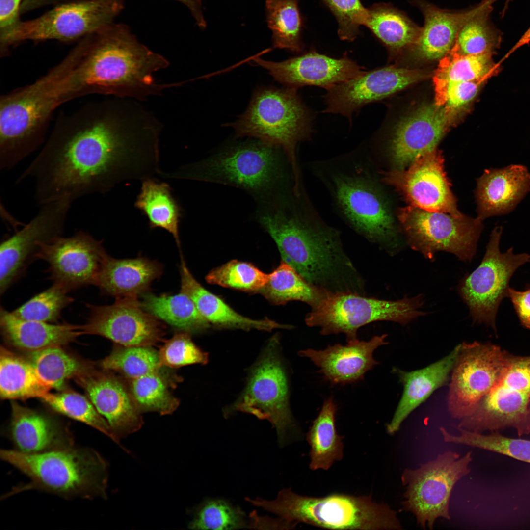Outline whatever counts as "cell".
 Returning a JSON list of instances; mask_svg holds the SVG:
<instances>
[{"label": "cell", "instance_id": "cell-38", "mask_svg": "<svg viewBox=\"0 0 530 530\" xmlns=\"http://www.w3.org/2000/svg\"><path fill=\"white\" fill-rule=\"evenodd\" d=\"M168 368L142 376L126 379L132 398L141 413L157 412L161 415L173 413L178 407L180 400L171 389L181 381Z\"/></svg>", "mask_w": 530, "mask_h": 530}, {"label": "cell", "instance_id": "cell-8", "mask_svg": "<svg viewBox=\"0 0 530 530\" xmlns=\"http://www.w3.org/2000/svg\"><path fill=\"white\" fill-rule=\"evenodd\" d=\"M314 119L296 89L265 87L256 91L246 111L231 126L237 136L255 137L281 148L290 162L294 187L299 189L296 146L311 137Z\"/></svg>", "mask_w": 530, "mask_h": 530}, {"label": "cell", "instance_id": "cell-52", "mask_svg": "<svg viewBox=\"0 0 530 530\" xmlns=\"http://www.w3.org/2000/svg\"><path fill=\"white\" fill-rule=\"evenodd\" d=\"M335 16L338 34L342 40L352 42L358 36L367 13L361 0H321Z\"/></svg>", "mask_w": 530, "mask_h": 530}, {"label": "cell", "instance_id": "cell-16", "mask_svg": "<svg viewBox=\"0 0 530 530\" xmlns=\"http://www.w3.org/2000/svg\"><path fill=\"white\" fill-rule=\"evenodd\" d=\"M511 354L489 342L459 344L447 399L453 418L461 420L472 413L499 379Z\"/></svg>", "mask_w": 530, "mask_h": 530}, {"label": "cell", "instance_id": "cell-27", "mask_svg": "<svg viewBox=\"0 0 530 530\" xmlns=\"http://www.w3.org/2000/svg\"><path fill=\"white\" fill-rule=\"evenodd\" d=\"M7 436L15 450L37 453L74 446L71 432L64 424L42 413L12 400Z\"/></svg>", "mask_w": 530, "mask_h": 530}, {"label": "cell", "instance_id": "cell-53", "mask_svg": "<svg viewBox=\"0 0 530 530\" xmlns=\"http://www.w3.org/2000/svg\"><path fill=\"white\" fill-rule=\"evenodd\" d=\"M488 77L465 81L433 82L435 104L457 110L472 101Z\"/></svg>", "mask_w": 530, "mask_h": 530}, {"label": "cell", "instance_id": "cell-25", "mask_svg": "<svg viewBox=\"0 0 530 530\" xmlns=\"http://www.w3.org/2000/svg\"><path fill=\"white\" fill-rule=\"evenodd\" d=\"M253 60L267 70L275 80L296 89L315 86L327 90L366 71L346 54L336 58L315 50L281 62L266 61L258 56Z\"/></svg>", "mask_w": 530, "mask_h": 530}, {"label": "cell", "instance_id": "cell-43", "mask_svg": "<svg viewBox=\"0 0 530 530\" xmlns=\"http://www.w3.org/2000/svg\"><path fill=\"white\" fill-rule=\"evenodd\" d=\"M27 357L40 378L58 391L63 389L67 381L74 379L92 365L68 353L60 346L28 352Z\"/></svg>", "mask_w": 530, "mask_h": 530}, {"label": "cell", "instance_id": "cell-15", "mask_svg": "<svg viewBox=\"0 0 530 530\" xmlns=\"http://www.w3.org/2000/svg\"><path fill=\"white\" fill-rule=\"evenodd\" d=\"M273 337L251 371L246 386L231 407L268 420L276 429L278 442L283 446L288 432L295 425L289 404L286 372Z\"/></svg>", "mask_w": 530, "mask_h": 530}, {"label": "cell", "instance_id": "cell-47", "mask_svg": "<svg viewBox=\"0 0 530 530\" xmlns=\"http://www.w3.org/2000/svg\"><path fill=\"white\" fill-rule=\"evenodd\" d=\"M457 428L459 435L452 434L440 427L444 441L482 449L530 464V440L506 437L499 431L484 434Z\"/></svg>", "mask_w": 530, "mask_h": 530}, {"label": "cell", "instance_id": "cell-35", "mask_svg": "<svg viewBox=\"0 0 530 530\" xmlns=\"http://www.w3.org/2000/svg\"><path fill=\"white\" fill-rule=\"evenodd\" d=\"M134 206L147 218L150 228L165 230L180 246L179 228L182 209L169 184L156 178L142 181Z\"/></svg>", "mask_w": 530, "mask_h": 530}, {"label": "cell", "instance_id": "cell-10", "mask_svg": "<svg viewBox=\"0 0 530 530\" xmlns=\"http://www.w3.org/2000/svg\"><path fill=\"white\" fill-rule=\"evenodd\" d=\"M457 428L483 433L507 428L530 433V356L511 354L501 376Z\"/></svg>", "mask_w": 530, "mask_h": 530}, {"label": "cell", "instance_id": "cell-23", "mask_svg": "<svg viewBox=\"0 0 530 530\" xmlns=\"http://www.w3.org/2000/svg\"><path fill=\"white\" fill-rule=\"evenodd\" d=\"M456 112L446 106L427 104L397 122L388 144L394 169H405L418 156L436 149Z\"/></svg>", "mask_w": 530, "mask_h": 530}, {"label": "cell", "instance_id": "cell-26", "mask_svg": "<svg viewBox=\"0 0 530 530\" xmlns=\"http://www.w3.org/2000/svg\"><path fill=\"white\" fill-rule=\"evenodd\" d=\"M387 336L376 335L367 341L357 339L346 345L336 344L320 350H303L299 355L309 358L331 384L352 383L363 379L367 371L378 364L373 353L379 346L388 344Z\"/></svg>", "mask_w": 530, "mask_h": 530}, {"label": "cell", "instance_id": "cell-21", "mask_svg": "<svg viewBox=\"0 0 530 530\" xmlns=\"http://www.w3.org/2000/svg\"><path fill=\"white\" fill-rule=\"evenodd\" d=\"M427 77L423 70L394 66L378 68L326 90L324 113L337 114L352 122L353 115L367 105L383 100Z\"/></svg>", "mask_w": 530, "mask_h": 530}, {"label": "cell", "instance_id": "cell-41", "mask_svg": "<svg viewBox=\"0 0 530 530\" xmlns=\"http://www.w3.org/2000/svg\"><path fill=\"white\" fill-rule=\"evenodd\" d=\"M497 0H482L475 14L461 27L454 45L463 54L494 53L502 40V32L491 22L493 3Z\"/></svg>", "mask_w": 530, "mask_h": 530}, {"label": "cell", "instance_id": "cell-48", "mask_svg": "<svg viewBox=\"0 0 530 530\" xmlns=\"http://www.w3.org/2000/svg\"><path fill=\"white\" fill-rule=\"evenodd\" d=\"M192 520L188 525L193 530H236L248 529L249 520L238 506L226 500L208 499L189 510Z\"/></svg>", "mask_w": 530, "mask_h": 530}, {"label": "cell", "instance_id": "cell-7", "mask_svg": "<svg viewBox=\"0 0 530 530\" xmlns=\"http://www.w3.org/2000/svg\"><path fill=\"white\" fill-rule=\"evenodd\" d=\"M245 500L273 513L295 527L298 523L334 530H400L397 512L370 496L333 494L315 497L301 495L291 488L281 490L277 498Z\"/></svg>", "mask_w": 530, "mask_h": 530}, {"label": "cell", "instance_id": "cell-12", "mask_svg": "<svg viewBox=\"0 0 530 530\" xmlns=\"http://www.w3.org/2000/svg\"><path fill=\"white\" fill-rule=\"evenodd\" d=\"M397 217L409 246L431 261L437 252L445 251L470 262L483 229V221L477 217H456L410 205L398 208Z\"/></svg>", "mask_w": 530, "mask_h": 530}, {"label": "cell", "instance_id": "cell-50", "mask_svg": "<svg viewBox=\"0 0 530 530\" xmlns=\"http://www.w3.org/2000/svg\"><path fill=\"white\" fill-rule=\"evenodd\" d=\"M266 274L252 264L232 260L210 272L206 277L209 283L247 292H258L268 282Z\"/></svg>", "mask_w": 530, "mask_h": 530}, {"label": "cell", "instance_id": "cell-18", "mask_svg": "<svg viewBox=\"0 0 530 530\" xmlns=\"http://www.w3.org/2000/svg\"><path fill=\"white\" fill-rule=\"evenodd\" d=\"M72 202L63 199L41 206L37 214L0 246V294L24 273L42 244L62 236Z\"/></svg>", "mask_w": 530, "mask_h": 530}, {"label": "cell", "instance_id": "cell-60", "mask_svg": "<svg viewBox=\"0 0 530 530\" xmlns=\"http://www.w3.org/2000/svg\"><path fill=\"white\" fill-rule=\"evenodd\" d=\"M511 0H506V2L505 3V6H504V10H503V12H502V16L504 15V14L505 13V11H506V8L507 7V5H508V3H509V2Z\"/></svg>", "mask_w": 530, "mask_h": 530}, {"label": "cell", "instance_id": "cell-17", "mask_svg": "<svg viewBox=\"0 0 530 530\" xmlns=\"http://www.w3.org/2000/svg\"><path fill=\"white\" fill-rule=\"evenodd\" d=\"M382 181L392 186L408 205L459 217L456 199L444 170V159L437 148L418 156L406 168L382 173Z\"/></svg>", "mask_w": 530, "mask_h": 530}, {"label": "cell", "instance_id": "cell-44", "mask_svg": "<svg viewBox=\"0 0 530 530\" xmlns=\"http://www.w3.org/2000/svg\"><path fill=\"white\" fill-rule=\"evenodd\" d=\"M494 53L466 55L460 53L453 45L440 59L433 77V82L465 81L491 78L499 71L500 63L495 64Z\"/></svg>", "mask_w": 530, "mask_h": 530}, {"label": "cell", "instance_id": "cell-55", "mask_svg": "<svg viewBox=\"0 0 530 530\" xmlns=\"http://www.w3.org/2000/svg\"><path fill=\"white\" fill-rule=\"evenodd\" d=\"M23 0H0V34L16 26L19 20Z\"/></svg>", "mask_w": 530, "mask_h": 530}, {"label": "cell", "instance_id": "cell-36", "mask_svg": "<svg viewBox=\"0 0 530 530\" xmlns=\"http://www.w3.org/2000/svg\"><path fill=\"white\" fill-rule=\"evenodd\" d=\"M52 388L25 358L5 347L0 351V397L3 400L41 398Z\"/></svg>", "mask_w": 530, "mask_h": 530}, {"label": "cell", "instance_id": "cell-19", "mask_svg": "<svg viewBox=\"0 0 530 530\" xmlns=\"http://www.w3.org/2000/svg\"><path fill=\"white\" fill-rule=\"evenodd\" d=\"M88 315L84 334L101 336L126 346H152L162 340L165 328L145 311L138 298H116L112 304H86Z\"/></svg>", "mask_w": 530, "mask_h": 530}, {"label": "cell", "instance_id": "cell-20", "mask_svg": "<svg viewBox=\"0 0 530 530\" xmlns=\"http://www.w3.org/2000/svg\"><path fill=\"white\" fill-rule=\"evenodd\" d=\"M107 255L102 241L80 231L42 244L36 258L48 263L53 283L69 292L95 285Z\"/></svg>", "mask_w": 530, "mask_h": 530}, {"label": "cell", "instance_id": "cell-11", "mask_svg": "<svg viewBox=\"0 0 530 530\" xmlns=\"http://www.w3.org/2000/svg\"><path fill=\"white\" fill-rule=\"evenodd\" d=\"M123 8L124 0H81L59 5L0 34L1 55L25 41L82 39L112 23Z\"/></svg>", "mask_w": 530, "mask_h": 530}, {"label": "cell", "instance_id": "cell-37", "mask_svg": "<svg viewBox=\"0 0 530 530\" xmlns=\"http://www.w3.org/2000/svg\"><path fill=\"white\" fill-rule=\"evenodd\" d=\"M337 410L333 398H329L324 401L307 434L310 446V468L312 470H327L335 462L343 458V438L335 426Z\"/></svg>", "mask_w": 530, "mask_h": 530}, {"label": "cell", "instance_id": "cell-6", "mask_svg": "<svg viewBox=\"0 0 530 530\" xmlns=\"http://www.w3.org/2000/svg\"><path fill=\"white\" fill-rule=\"evenodd\" d=\"M0 457L30 480L13 488L3 498L33 489L65 498L106 497L107 464L90 448L73 446L37 453L2 450Z\"/></svg>", "mask_w": 530, "mask_h": 530}, {"label": "cell", "instance_id": "cell-57", "mask_svg": "<svg viewBox=\"0 0 530 530\" xmlns=\"http://www.w3.org/2000/svg\"><path fill=\"white\" fill-rule=\"evenodd\" d=\"M184 4L190 11L197 25L201 29L206 27V22L202 11V0H175Z\"/></svg>", "mask_w": 530, "mask_h": 530}, {"label": "cell", "instance_id": "cell-2", "mask_svg": "<svg viewBox=\"0 0 530 530\" xmlns=\"http://www.w3.org/2000/svg\"><path fill=\"white\" fill-rule=\"evenodd\" d=\"M295 197H280L260 206L256 220L276 243L282 261L308 283L327 292L364 295L365 281L334 229L312 224Z\"/></svg>", "mask_w": 530, "mask_h": 530}, {"label": "cell", "instance_id": "cell-49", "mask_svg": "<svg viewBox=\"0 0 530 530\" xmlns=\"http://www.w3.org/2000/svg\"><path fill=\"white\" fill-rule=\"evenodd\" d=\"M68 292L53 283L11 312L22 319L57 323L62 311L74 300Z\"/></svg>", "mask_w": 530, "mask_h": 530}, {"label": "cell", "instance_id": "cell-22", "mask_svg": "<svg viewBox=\"0 0 530 530\" xmlns=\"http://www.w3.org/2000/svg\"><path fill=\"white\" fill-rule=\"evenodd\" d=\"M335 183L338 202L354 227L381 246L391 245L396 233L394 220L375 185L354 176H338Z\"/></svg>", "mask_w": 530, "mask_h": 530}, {"label": "cell", "instance_id": "cell-14", "mask_svg": "<svg viewBox=\"0 0 530 530\" xmlns=\"http://www.w3.org/2000/svg\"><path fill=\"white\" fill-rule=\"evenodd\" d=\"M502 230L501 226L493 229L480 265L458 287L473 322L484 324L495 331L497 312L502 301L507 297L511 278L519 267L530 263L529 254H515L513 248L501 251Z\"/></svg>", "mask_w": 530, "mask_h": 530}, {"label": "cell", "instance_id": "cell-51", "mask_svg": "<svg viewBox=\"0 0 530 530\" xmlns=\"http://www.w3.org/2000/svg\"><path fill=\"white\" fill-rule=\"evenodd\" d=\"M189 334L182 331L164 342L158 351L163 366L177 368L208 362V354L194 343Z\"/></svg>", "mask_w": 530, "mask_h": 530}, {"label": "cell", "instance_id": "cell-42", "mask_svg": "<svg viewBox=\"0 0 530 530\" xmlns=\"http://www.w3.org/2000/svg\"><path fill=\"white\" fill-rule=\"evenodd\" d=\"M258 292L275 304L297 300L308 304L311 308L328 293L308 283L283 261L270 274L268 282Z\"/></svg>", "mask_w": 530, "mask_h": 530}, {"label": "cell", "instance_id": "cell-13", "mask_svg": "<svg viewBox=\"0 0 530 530\" xmlns=\"http://www.w3.org/2000/svg\"><path fill=\"white\" fill-rule=\"evenodd\" d=\"M472 452L460 457L456 452L446 451L434 460L406 468L401 479L405 491L404 510L412 513L423 529H432L439 518L450 520L449 503L455 484L470 472Z\"/></svg>", "mask_w": 530, "mask_h": 530}, {"label": "cell", "instance_id": "cell-58", "mask_svg": "<svg viewBox=\"0 0 530 530\" xmlns=\"http://www.w3.org/2000/svg\"><path fill=\"white\" fill-rule=\"evenodd\" d=\"M59 0H23L21 12H26Z\"/></svg>", "mask_w": 530, "mask_h": 530}, {"label": "cell", "instance_id": "cell-56", "mask_svg": "<svg viewBox=\"0 0 530 530\" xmlns=\"http://www.w3.org/2000/svg\"><path fill=\"white\" fill-rule=\"evenodd\" d=\"M249 527L250 529H291L294 527L281 518L273 519L259 516L255 511L249 515Z\"/></svg>", "mask_w": 530, "mask_h": 530}, {"label": "cell", "instance_id": "cell-45", "mask_svg": "<svg viewBox=\"0 0 530 530\" xmlns=\"http://www.w3.org/2000/svg\"><path fill=\"white\" fill-rule=\"evenodd\" d=\"M101 368L133 379L163 367L158 351L152 346H126L115 344L109 354L99 362Z\"/></svg>", "mask_w": 530, "mask_h": 530}, {"label": "cell", "instance_id": "cell-1", "mask_svg": "<svg viewBox=\"0 0 530 530\" xmlns=\"http://www.w3.org/2000/svg\"><path fill=\"white\" fill-rule=\"evenodd\" d=\"M86 104L58 118L43 147L17 180L32 179L40 206L105 193L160 172V123L134 101Z\"/></svg>", "mask_w": 530, "mask_h": 530}, {"label": "cell", "instance_id": "cell-34", "mask_svg": "<svg viewBox=\"0 0 530 530\" xmlns=\"http://www.w3.org/2000/svg\"><path fill=\"white\" fill-rule=\"evenodd\" d=\"M363 26L392 53L411 47L422 31L405 12L386 3L367 8Z\"/></svg>", "mask_w": 530, "mask_h": 530}, {"label": "cell", "instance_id": "cell-28", "mask_svg": "<svg viewBox=\"0 0 530 530\" xmlns=\"http://www.w3.org/2000/svg\"><path fill=\"white\" fill-rule=\"evenodd\" d=\"M530 191L526 167L512 164L484 171L477 180L475 198L477 218L481 221L511 212Z\"/></svg>", "mask_w": 530, "mask_h": 530}, {"label": "cell", "instance_id": "cell-40", "mask_svg": "<svg viewBox=\"0 0 530 530\" xmlns=\"http://www.w3.org/2000/svg\"><path fill=\"white\" fill-rule=\"evenodd\" d=\"M299 0H266V22L272 31L274 48L296 53L303 51V20Z\"/></svg>", "mask_w": 530, "mask_h": 530}, {"label": "cell", "instance_id": "cell-30", "mask_svg": "<svg viewBox=\"0 0 530 530\" xmlns=\"http://www.w3.org/2000/svg\"><path fill=\"white\" fill-rule=\"evenodd\" d=\"M459 349V344L441 359L419 370L407 371L394 367L392 372L398 377L403 390L401 398L387 432L394 434L402 422L437 389L447 385Z\"/></svg>", "mask_w": 530, "mask_h": 530}, {"label": "cell", "instance_id": "cell-24", "mask_svg": "<svg viewBox=\"0 0 530 530\" xmlns=\"http://www.w3.org/2000/svg\"><path fill=\"white\" fill-rule=\"evenodd\" d=\"M92 365L74 379L85 391L118 439L134 433L143 424L126 379Z\"/></svg>", "mask_w": 530, "mask_h": 530}, {"label": "cell", "instance_id": "cell-39", "mask_svg": "<svg viewBox=\"0 0 530 530\" xmlns=\"http://www.w3.org/2000/svg\"><path fill=\"white\" fill-rule=\"evenodd\" d=\"M141 303L147 312L183 332H200L211 325L191 298L182 291L175 295L145 293Z\"/></svg>", "mask_w": 530, "mask_h": 530}, {"label": "cell", "instance_id": "cell-4", "mask_svg": "<svg viewBox=\"0 0 530 530\" xmlns=\"http://www.w3.org/2000/svg\"><path fill=\"white\" fill-rule=\"evenodd\" d=\"M81 55L75 46L34 82L1 96V170L13 168L44 142L53 112L65 103L67 79Z\"/></svg>", "mask_w": 530, "mask_h": 530}, {"label": "cell", "instance_id": "cell-9", "mask_svg": "<svg viewBox=\"0 0 530 530\" xmlns=\"http://www.w3.org/2000/svg\"><path fill=\"white\" fill-rule=\"evenodd\" d=\"M424 297H405L396 301L366 297L351 292L327 293L306 316L310 327L321 334L343 333L347 342L357 339L359 328L371 322L391 321L406 325L425 313L420 311Z\"/></svg>", "mask_w": 530, "mask_h": 530}, {"label": "cell", "instance_id": "cell-33", "mask_svg": "<svg viewBox=\"0 0 530 530\" xmlns=\"http://www.w3.org/2000/svg\"><path fill=\"white\" fill-rule=\"evenodd\" d=\"M180 273L181 291L191 298L200 314L210 324L222 328L265 331L292 327L267 318L253 319L238 313L221 298L204 288L192 275L183 260Z\"/></svg>", "mask_w": 530, "mask_h": 530}, {"label": "cell", "instance_id": "cell-5", "mask_svg": "<svg viewBox=\"0 0 530 530\" xmlns=\"http://www.w3.org/2000/svg\"><path fill=\"white\" fill-rule=\"evenodd\" d=\"M287 163L281 148L258 140L226 147L200 161L162 172L161 176L234 186L260 202L288 191Z\"/></svg>", "mask_w": 530, "mask_h": 530}, {"label": "cell", "instance_id": "cell-3", "mask_svg": "<svg viewBox=\"0 0 530 530\" xmlns=\"http://www.w3.org/2000/svg\"><path fill=\"white\" fill-rule=\"evenodd\" d=\"M82 54L66 84V99L98 94L142 100L176 84L153 77L168 61L140 43L130 29L111 23L80 41Z\"/></svg>", "mask_w": 530, "mask_h": 530}, {"label": "cell", "instance_id": "cell-59", "mask_svg": "<svg viewBox=\"0 0 530 530\" xmlns=\"http://www.w3.org/2000/svg\"><path fill=\"white\" fill-rule=\"evenodd\" d=\"M530 42V26L523 34L519 40L516 43V44L511 48V49L506 53L504 56L501 62H502L504 60L507 59L509 56H510L513 53H514L517 50L519 49L522 46H523L526 44H529Z\"/></svg>", "mask_w": 530, "mask_h": 530}, {"label": "cell", "instance_id": "cell-29", "mask_svg": "<svg viewBox=\"0 0 530 530\" xmlns=\"http://www.w3.org/2000/svg\"><path fill=\"white\" fill-rule=\"evenodd\" d=\"M422 12V32L411 47L417 57L427 60L442 58L451 50L462 26L477 11L479 4L459 11L440 8L425 0H409Z\"/></svg>", "mask_w": 530, "mask_h": 530}, {"label": "cell", "instance_id": "cell-32", "mask_svg": "<svg viewBox=\"0 0 530 530\" xmlns=\"http://www.w3.org/2000/svg\"><path fill=\"white\" fill-rule=\"evenodd\" d=\"M162 271L159 263L145 258L117 259L107 255L95 285L103 294L116 298H138Z\"/></svg>", "mask_w": 530, "mask_h": 530}, {"label": "cell", "instance_id": "cell-46", "mask_svg": "<svg viewBox=\"0 0 530 530\" xmlns=\"http://www.w3.org/2000/svg\"><path fill=\"white\" fill-rule=\"evenodd\" d=\"M54 411L87 424L119 443L106 421L85 396L71 390L48 392L40 398Z\"/></svg>", "mask_w": 530, "mask_h": 530}, {"label": "cell", "instance_id": "cell-31", "mask_svg": "<svg viewBox=\"0 0 530 530\" xmlns=\"http://www.w3.org/2000/svg\"><path fill=\"white\" fill-rule=\"evenodd\" d=\"M0 328L7 344L28 352L61 346L84 334L81 325L22 319L2 306L0 309Z\"/></svg>", "mask_w": 530, "mask_h": 530}, {"label": "cell", "instance_id": "cell-54", "mask_svg": "<svg viewBox=\"0 0 530 530\" xmlns=\"http://www.w3.org/2000/svg\"><path fill=\"white\" fill-rule=\"evenodd\" d=\"M507 297L510 299L521 324L530 330V285L522 291L510 287Z\"/></svg>", "mask_w": 530, "mask_h": 530}]
</instances>
